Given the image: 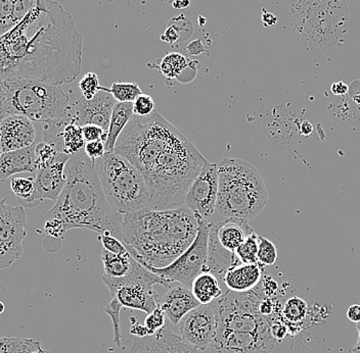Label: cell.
<instances>
[{
  "mask_svg": "<svg viewBox=\"0 0 360 353\" xmlns=\"http://www.w3.org/2000/svg\"><path fill=\"white\" fill-rule=\"evenodd\" d=\"M217 299L209 305H200L184 317L180 323V337L197 349H206L217 334Z\"/></svg>",
  "mask_w": 360,
  "mask_h": 353,
  "instance_id": "12",
  "label": "cell"
},
{
  "mask_svg": "<svg viewBox=\"0 0 360 353\" xmlns=\"http://www.w3.org/2000/svg\"><path fill=\"white\" fill-rule=\"evenodd\" d=\"M190 66V60L181 53H172L164 56L159 64L160 73L167 79H177Z\"/></svg>",
  "mask_w": 360,
  "mask_h": 353,
  "instance_id": "30",
  "label": "cell"
},
{
  "mask_svg": "<svg viewBox=\"0 0 360 353\" xmlns=\"http://www.w3.org/2000/svg\"><path fill=\"white\" fill-rule=\"evenodd\" d=\"M255 289L248 292L226 289L217 299L219 321L211 353L272 352L276 340L270 332L271 320L259 312L263 298Z\"/></svg>",
  "mask_w": 360,
  "mask_h": 353,
  "instance_id": "4",
  "label": "cell"
},
{
  "mask_svg": "<svg viewBox=\"0 0 360 353\" xmlns=\"http://www.w3.org/2000/svg\"><path fill=\"white\" fill-rule=\"evenodd\" d=\"M66 174V186L45 220L60 222L67 232L74 228L89 229L98 234L109 232L122 240L124 215L108 202L94 161L84 150L71 155Z\"/></svg>",
  "mask_w": 360,
  "mask_h": 353,
  "instance_id": "3",
  "label": "cell"
},
{
  "mask_svg": "<svg viewBox=\"0 0 360 353\" xmlns=\"http://www.w3.org/2000/svg\"><path fill=\"white\" fill-rule=\"evenodd\" d=\"M44 141L70 156L84 150L86 144L82 127L74 121L68 111L63 118L44 124Z\"/></svg>",
  "mask_w": 360,
  "mask_h": 353,
  "instance_id": "14",
  "label": "cell"
},
{
  "mask_svg": "<svg viewBox=\"0 0 360 353\" xmlns=\"http://www.w3.org/2000/svg\"><path fill=\"white\" fill-rule=\"evenodd\" d=\"M186 51L190 55H200L202 53H206V49H205L204 45L202 44L201 39H198L188 44Z\"/></svg>",
  "mask_w": 360,
  "mask_h": 353,
  "instance_id": "48",
  "label": "cell"
},
{
  "mask_svg": "<svg viewBox=\"0 0 360 353\" xmlns=\"http://www.w3.org/2000/svg\"><path fill=\"white\" fill-rule=\"evenodd\" d=\"M121 307H123L122 305L119 302L118 299L115 298H112L109 305H107V307H105V312L111 318L112 328H114V342L118 347H121V338H122L120 328Z\"/></svg>",
  "mask_w": 360,
  "mask_h": 353,
  "instance_id": "37",
  "label": "cell"
},
{
  "mask_svg": "<svg viewBox=\"0 0 360 353\" xmlns=\"http://www.w3.org/2000/svg\"><path fill=\"white\" fill-rule=\"evenodd\" d=\"M98 239L100 240L103 244V248L110 253L115 254H127L128 251L126 248L122 240L119 238L115 237L111 233L107 232L100 234Z\"/></svg>",
  "mask_w": 360,
  "mask_h": 353,
  "instance_id": "39",
  "label": "cell"
},
{
  "mask_svg": "<svg viewBox=\"0 0 360 353\" xmlns=\"http://www.w3.org/2000/svg\"><path fill=\"white\" fill-rule=\"evenodd\" d=\"M199 305V301L195 298L190 288L179 284L170 288L160 298L159 307L171 323L179 325L186 314Z\"/></svg>",
  "mask_w": 360,
  "mask_h": 353,
  "instance_id": "20",
  "label": "cell"
},
{
  "mask_svg": "<svg viewBox=\"0 0 360 353\" xmlns=\"http://www.w3.org/2000/svg\"><path fill=\"white\" fill-rule=\"evenodd\" d=\"M39 346V341L35 339L0 337V353H31Z\"/></svg>",
  "mask_w": 360,
  "mask_h": 353,
  "instance_id": "31",
  "label": "cell"
},
{
  "mask_svg": "<svg viewBox=\"0 0 360 353\" xmlns=\"http://www.w3.org/2000/svg\"><path fill=\"white\" fill-rule=\"evenodd\" d=\"M242 264L235 253L227 251L218 240L217 231L214 222H210L208 239V256L202 272H209L219 279L224 284V277L227 269L233 265Z\"/></svg>",
  "mask_w": 360,
  "mask_h": 353,
  "instance_id": "21",
  "label": "cell"
},
{
  "mask_svg": "<svg viewBox=\"0 0 360 353\" xmlns=\"http://www.w3.org/2000/svg\"><path fill=\"white\" fill-rule=\"evenodd\" d=\"M31 353H51L49 352H47V350H45L44 348H42L41 346H39V347L37 348V349L34 350V352Z\"/></svg>",
  "mask_w": 360,
  "mask_h": 353,
  "instance_id": "57",
  "label": "cell"
},
{
  "mask_svg": "<svg viewBox=\"0 0 360 353\" xmlns=\"http://www.w3.org/2000/svg\"><path fill=\"white\" fill-rule=\"evenodd\" d=\"M270 332L276 340L281 341L289 334V329L283 320L274 321H271V326H270Z\"/></svg>",
  "mask_w": 360,
  "mask_h": 353,
  "instance_id": "45",
  "label": "cell"
},
{
  "mask_svg": "<svg viewBox=\"0 0 360 353\" xmlns=\"http://www.w3.org/2000/svg\"><path fill=\"white\" fill-rule=\"evenodd\" d=\"M191 290L200 305H209L224 293L219 279L209 272H202L195 277Z\"/></svg>",
  "mask_w": 360,
  "mask_h": 353,
  "instance_id": "26",
  "label": "cell"
},
{
  "mask_svg": "<svg viewBox=\"0 0 360 353\" xmlns=\"http://www.w3.org/2000/svg\"><path fill=\"white\" fill-rule=\"evenodd\" d=\"M1 154H2V150H1V148H0V156H1Z\"/></svg>",
  "mask_w": 360,
  "mask_h": 353,
  "instance_id": "59",
  "label": "cell"
},
{
  "mask_svg": "<svg viewBox=\"0 0 360 353\" xmlns=\"http://www.w3.org/2000/svg\"><path fill=\"white\" fill-rule=\"evenodd\" d=\"M83 37L71 13L53 0H37L11 30L0 36V79L68 84L82 67Z\"/></svg>",
  "mask_w": 360,
  "mask_h": 353,
  "instance_id": "1",
  "label": "cell"
},
{
  "mask_svg": "<svg viewBox=\"0 0 360 353\" xmlns=\"http://www.w3.org/2000/svg\"><path fill=\"white\" fill-rule=\"evenodd\" d=\"M309 312L307 302L298 296L288 299L281 310V320L288 326L290 334H297V327L302 325Z\"/></svg>",
  "mask_w": 360,
  "mask_h": 353,
  "instance_id": "27",
  "label": "cell"
},
{
  "mask_svg": "<svg viewBox=\"0 0 360 353\" xmlns=\"http://www.w3.org/2000/svg\"><path fill=\"white\" fill-rule=\"evenodd\" d=\"M33 121L21 114L6 116L0 124V148L2 152L29 147L35 142Z\"/></svg>",
  "mask_w": 360,
  "mask_h": 353,
  "instance_id": "17",
  "label": "cell"
},
{
  "mask_svg": "<svg viewBox=\"0 0 360 353\" xmlns=\"http://www.w3.org/2000/svg\"><path fill=\"white\" fill-rule=\"evenodd\" d=\"M257 258L259 264L262 265H274L278 260L276 245L262 236H259Z\"/></svg>",
  "mask_w": 360,
  "mask_h": 353,
  "instance_id": "36",
  "label": "cell"
},
{
  "mask_svg": "<svg viewBox=\"0 0 360 353\" xmlns=\"http://www.w3.org/2000/svg\"><path fill=\"white\" fill-rule=\"evenodd\" d=\"M214 224L217 231L218 240L225 249L231 253H236V249L243 244L247 236L254 232L247 221H240V220H225Z\"/></svg>",
  "mask_w": 360,
  "mask_h": 353,
  "instance_id": "24",
  "label": "cell"
},
{
  "mask_svg": "<svg viewBox=\"0 0 360 353\" xmlns=\"http://www.w3.org/2000/svg\"><path fill=\"white\" fill-rule=\"evenodd\" d=\"M70 155L58 154L53 164L37 171L35 178L36 191L41 201L51 199L56 201L67 183L66 166Z\"/></svg>",
  "mask_w": 360,
  "mask_h": 353,
  "instance_id": "18",
  "label": "cell"
},
{
  "mask_svg": "<svg viewBox=\"0 0 360 353\" xmlns=\"http://www.w3.org/2000/svg\"><path fill=\"white\" fill-rule=\"evenodd\" d=\"M11 190L17 197L20 206L24 208H34L41 204L36 191L34 178H13L11 181Z\"/></svg>",
  "mask_w": 360,
  "mask_h": 353,
  "instance_id": "29",
  "label": "cell"
},
{
  "mask_svg": "<svg viewBox=\"0 0 360 353\" xmlns=\"http://www.w3.org/2000/svg\"><path fill=\"white\" fill-rule=\"evenodd\" d=\"M101 260H103L105 275L111 278H123L130 273L136 260L129 253L115 254L103 248Z\"/></svg>",
  "mask_w": 360,
  "mask_h": 353,
  "instance_id": "28",
  "label": "cell"
},
{
  "mask_svg": "<svg viewBox=\"0 0 360 353\" xmlns=\"http://www.w3.org/2000/svg\"><path fill=\"white\" fill-rule=\"evenodd\" d=\"M27 236V215L22 206H13L0 200V238L4 246L19 260Z\"/></svg>",
  "mask_w": 360,
  "mask_h": 353,
  "instance_id": "16",
  "label": "cell"
},
{
  "mask_svg": "<svg viewBox=\"0 0 360 353\" xmlns=\"http://www.w3.org/2000/svg\"><path fill=\"white\" fill-rule=\"evenodd\" d=\"M116 102L112 94L100 91L92 100L83 96L79 98L75 103L70 105L68 112L81 127L96 125L108 131Z\"/></svg>",
  "mask_w": 360,
  "mask_h": 353,
  "instance_id": "15",
  "label": "cell"
},
{
  "mask_svg": "<svg viewBox=\"0 0 360 353\" xmlns=\"http://www.w3.org/2000/svg\"><path fill=\"white\" fill-rule=\"evenodd\" d=\"M207 163L186 136L171 145L143 176L150 193L148 208L173 210L184 206L188 189Z\"/></svg>",
  "mask_w": 360,
  "mask_h": 353,
  "instance_id": "5",
  "label": "cell"
},
{
  "mask_svg": "<svg viewBox=\"0 0 360 353\" xmlns=\"http://www.w3.org/2000/svg\"><path fill=\"white\" fill-rule=\"evenodd\" d=\"M18 258L8 251L0 238V271L4 269H8L13 262H17Z\"/></svg>",
  "mask_w": 360,
  "mask_h": 353,
  "instance_id": "44",
  "label": "cell"
},
{
  "mask_svg": "<svg viewBox=\"0 0 360 353\" xmlns=\"http://www.w3.org/2000/svg\"><path fill=\"white\" fill-rule=\"evenodd\" d=\"M278 18L271 13H267L266 11L263 10L262 13V22L265 27H271L276 24Z\"/></svg>",
  "mask_w": 360,
  "mask_h": 353,
  "instance_id": "52",
  "label": "cell"
},
{
  "mask_svg": "<svg viewBox=\"0 0 360 353\" xmlns=\"http://www.w3.org/2000/svg\"><path fill=\"white\" fill-rule=\"evenodd\" d=\"M164 325H165V314L160 307L146 317V328L150 336L156 334L160 329L164 327Z\"/></svg>",
  "mask_w": 360,
  "mask_h": 353,
  "instance_id": "40",
  "label": "cell"
},
{
  "mask_svg": "<svg viewBox=\"0 0 360 353\" xmlns=\"http://www.w3.org/2000/svg\"><path fill=\"white\" fill-rule=\"evenodd\" d=\"M103 281L111 298L118 299L124 307L150 314L159 307L160 298L155 285L169 287L170 284L135 260L130 273L123 278H111L103 274Z\"/></svg>",
  "mask_w": 360,
  "mask_h": 353,
  "instance_id": "10",
  "label": "cell"
},
{
  "mask_svg": "<svg viewBox=\"0 0 360 353\" xmlns=\"http://www.w3.org/2000/svg\"><path fill=\"white\" fill-rule=\"evenodd\" d=\"M100 80L96 73H87L79 82V89L83 98L92 100L100 92Z\"/></svg>",
  "mask_w": 360,
  "mask_h": 353,
  "instance_id": "38",
  "label": "cell"
},
{
  "mask_svg": "<svg viewBox=\"0 0 360 353\" xmlns=\"http://www.w3.org/2000/svg\"><path fill=\"white\" fill-rule=\"evenodd\" d=\"M256 264H240L227 269L224 277V285L233 292H248L255 289L262 279V267Z\"/></svg>",
  "mask_w": 360,
  "mask_h": 353,
  "instance_id": "22",
  "label": "cell"
},
{
  "mask_svg": "<svg viewBox=\"0 0 360 353\" xmlns=\"http://www.w3.org/2000/svg\"><path fill=\"white\" fill-rule=\"evenodd\" d=\"M274 305L271 299L266 298H263L262 300H261L260 305H259V312H260L262 316L270 318V316L274 314Z\"/></svg>",
  "mask_w": 360,
  "mask_h": 353,
  "instance_id": "47",
  "label": "cell"
},
{
  "mask_svg": "<svg viewBox=\"0 0 360 353\" xmlns=\"http://www.w3.org/2000/svg\"><path fill=\"white\" fill-rule=\"evenodd\" d=\"M6 114L4 111V89L2 85V80L0 79V124L6 118Z\"/></svg>",
  "mask_w": 360,
  "mask_h": 353,
  "instance_id": "53",
  "label": "cell"
},
{
  "mask_svg": "<svg viewBox=\"0 0 360 353\" xmlns=\"http://www.w3.org/2000/svg\"><path fill=\"white\" fill-rule=\"evenodd\" d=\"M35 144L22 149L2 152L0 156V183L20 173H34L35 168Z\"/></svg>",
  "mask_w": 360,
  "mask_h": 353,
  "instance_id": "23",
  "label": "cell"
},
{
  "mask_svg": "<svg viewBox=\"0 0 360 353\" xmlns=\"http://www.w3.org/2000/svg\"><path fill=\"white\" fill-rule=\"evenodd\" d=\"M155 111V103L153 98L148 94H141L134 101V116H146Z\"/></svg>",
  "mask_w": 360,
  "mask_h": 353,
  "instance_id": "41",
  "label": "cell"
},
{
  "mask_svg": "<svg viewBox=\"0 0 360 353\" xmlns=\"http://www.w3.org/2000/svg\"><path fill=\"white\" fill-rule=\"evenodd\" d=\"M330 90H332L333 94H335V95L342 96L347 93L349 87L344 82H338L332 85Z\"/></svg>",
  "mask_w": 360,
  "mask_h": 353,
  "instance_id": "51",
  "label": "cell"
},
{
  "mask_svg": "<svg viewBox=\"0 0 360 353\" xmlns=\"http://www.w3.org/2000/svg\"><path fill=\"white\" fill-rule=\"evenodd\" d=\"M83 137L85 142L101 140L105 142L108 138V131L96 125H86L82 127Z\"/></svg>",
  "mask_w": 360,
  "mask_h": 353,
  "instance_id": "42",
  "label": "cell"
},
{
  "mask_svg": "<svg viewBox=\"0 0 360 353\" xmlns=\"http://www.w3.org/2000/svg\"><path fill=\"white\" fill-rule=\"evenodd\" d=\"M357 331H359V340L357 343L349 350V353H360V323L356 324Z\"/></svg>",
  "mask_w": 360,
  "mask_h": 353,
  "instance_id": "56",
  "label": "cell"
},
{
  "mask_svg": "<svg viewBox=\"0 0 360 353\" xmlns=\"http://www.w3.org/2000/svg\"><path fill=\"white\" fill-rule=\"evenodd\" d=\"M217 199L218 164L208 161L188 189L184 199V206L197 219L211 222L215 215Z\"/></svg>",
  "mask_w": 360,
  "mask_h": 353,
  "instance_id": "13",
  "label": "cell"
},
{
  "mask_svg": "<svg viewBox=\"0 0 360 353\" xmlns=\"http://www.w3.org/2000/svg\"><path fill=\"white\" fill-rule=\"evenodd\" d=\"M134 116V102H116L105 142V152H114L119 136Z\"/></svg>",
  "mask_w": 360,
  "mask_h": 353,
  "instance_id": "25",
  "label": "cell"
},
{
  "mask_svg": "<svg viewBox=\"0 0 360 353\" xmlns=\"http://www.w3.org/2000/svg\"><path fill=\"white\" fill-rule=\"evenodd\" d=\"M186 135L154 111L134 116L121 133L114 152L129 161L145 176L158 157Z\"/></svg>",
  "mask_w": 360,
  "mask_h": 353,
  "instance_id": "7",
  "label": "cell"
},
{
  "mask_svg": "<svg viewBox=\"0 0 360 353\" xmlns=\"http://www.w3.org/2000/svg\"><path fill=\"white\" fill-rule=\"evenodd\" d=\"M199 222L186 206L143 210L123 217V239L128 253L146 269L167 267L197 237Z\"/></svg>",
  "mask_w": 360,
  "mask_h": 353,
  "instance_id": "2",
  "label": "cell"
},
{
  "mask_svg": "<svg viewBox=\"0 0 360 353\" xmlns=\"http://www.w3.org/2000/svg\"><path fill=\"white\" fill-rule=\"evenodd\" d=\"M199 230L190 247L170 265L160 269H150L153 273L167 281L169 284L179 283L190 288L195 277L202 273L208 256V239L210 222L197 219Z\"/></svg>",
  "mask_w": 360,
  "mask_h": 353,
  "instance_id": "11",
  "label": "cell"
},
{
  "mask_svg": "<svg viewBox=\"0 0 360 353\" xmlns=\"http://www.w3.org/2000/svg\"><path fill=\"white\" fill-rule=\"evenodd\" d=\"M4 310H6V305H4V302L0 301V314H4Z\"/></svg>",
  "mask_w": 360,
  "mask_h": 353,
  "instance_id": "58",
  "label": "cell"
},
{
  "mask_svg": "<svg viewBox=\"0 0 360 353\" xmlns=\"http://www.w3.org/2000/svg\"><path fill=\"white\" fill-rule=\"evenodd\" d=\"M18 0H0V36L15 26L13 11Z\"/></svg>",
  "mask_w": 360,
  "mask_h": 353,
  "instance_id": "35",
  "label": "cell"
},
{
  "mask_svg": "<svg viewBox=\"0 0 360 353\" xmlns=\"http://www.w3.org/2000/svg\"><path fill=\"white\" fill-rule=\"evenodd\" d=\"M161 39L171 44L176 42L177 40L179 39V34L176 27H175L174 25L169 26L168 28L166 29L165 33L161 36Z\"/></svg>",
  "mask_w": 360,
  "mask_h": 353,
  "instance_id": "46",
  "label": "cell"
},
{
  "mask_svg": "<svg viewBox=\"0 0 360 353\" xmlns=\"http://www.w3.org/2000/svg\"><path fill=\"white\" fill-rule=\"evenodd\" d=\"M58 154H60V152H58V149H56L55 146L51 145V144L45 142V141H44V142L36 144V172H37V171L41 170V168H46V166H49L51 165V164H53Z\"/></svg>",
  "mask_w": 360,
  "mask_h": 353,
  "instance_id": "34",
  "label": "cell"
},
{
  "mask_svg": "<svg viewBox=\"0 0 360 353\" xmlns=\"http://www.w3.org/2000/svg\"><path fill=\"white\" fill-rule=\"evenodd\" d=\"M129 353H197V348L163 327L152 336L137 337Z\"/></svg>",
  "mask_w": 360,
  "mask_h": 353,
  "instance_id": "19",
  "label": "cell"
},
{
  "mask_svg": "<svg viewBox=\"0 0 360 353\" xmlns=\"http://www.w3.org/2000/svg\"><path fill=\"white\" fill-rule=\"evenodd\" d=\"M267 202L264 180L253 166L238 159L218 164V199L211 222L251 221L261 215Z\"/></svg>",
  "mask_w": 360,
  "mask_h": 353,
  "instance_id": "6",
  "label": "cell"
},
{
  "mask_svg": "<svg viewBox=\"0 0 360 353\" xmlns=\"http://www.w3.org/2000/svg\"><path fill=\"white\" fill-rule=\"evenodd\" d=\"M173 8L177 10H182V8H188L191 6L190 0H174L172 1Z\"/></svg>",
  "mask_w": 360,
  "mask_h": 353,
  "instance_id": "55",
  "label": "cell"
},
{
  "mask_svg": "<svg viewBox=\"0 0 360 353\" xmlns=\"http://www.w3.org/2000/svg\"><path fill=\"white\" fill-rule=\"evenodd\" d=\"M100 91L112 94L117 102H134L141 94H143L136 83H112L109 88L101 86Z\"/></svg>",
  "mask_w": 360,
  "mask_h": 353,
  "instance_id": "32",
  "label": "cell"
},
{
  "mask_svg": "<svg viewBox=\"0 0 360 353\" xmlns=\"http://www.w3.org/2000/svg\"><path fill=\"white\" fill-rule=\"evenodd\" d=\"M348 320L354 324L360 323V305H352L347 310Z\"/></svg>",
  "mask_w": 360,
  "mask_h": 353,
  "instance_id": "50",
  "label": "cell"
},
{
  "mask_svg": "<svg viewBox=\"0 0 360 353\" xmlns=\"http://www.w3.org/2000/svg\"><path fill=\"white\" fill-rule=\"evenodd\" d=\"M84 152L91 161H98L105 154V142L101 140L86 142L84 146Z\"/></svg>",
  "mask_w": 360,
  "mask_h": 353,
  "instance_id": "43",
  "label": "cell"
},
{
  "mask_svg": "<svg viewBox=\"0 0 360 353\" xmlns=\"http://www.w3.org/2000/svg\"><path fill=\"white\" fill-rule=\"evenodd\" d=\"M312 131H314V126H312V124L309 123V121H304L300 128L301 134L308 136V135L311 134Z\"/></svg>",
  "mask_w": 360,
  "mask_h": 353,
  "instance_id": "54",
  "label": "cell"
},
{
  "mask_svg": "<svg viewBox=\"0 0 360 353\" xmlns=\"http://www.w3.org/2000/svg\"><path fill=\"white\" fill-rule=\"evenodd\" d=\"M105 199L122 215L148 208L150 193L145 177L116 152H105L94 161Z\"/></svg>",
  "mask_w": 360,
  "mask_h": 353,
  "instance_id": "9",
  "label": "cell"
},
{
  "mask_svg": "<svg viewBox=\"0 0 360 353\" xmlns=\"http://www.w3.org/2000/svg\"><path fill=\"white\" fill-rule=\"evenodd\" d=\"M259 235L255 231L247 236L243 244L236 251V256L243 264H256L258 262Z\"/></svg>",
  "mask_w": 360,
  "mask_h": 353,
  "instance_id": "33",
  "label": "cell"
},
{
  "mask_svg": "<svg viewBox=\"0 0 360 353\" xmlns=\"http://www.w3.org/2000/svg\"><path fill=\"white\" fill-rule=\"evenodd\" d=\"M132 321H134V323H132L131 330H130V333H131L132 335H135V336L139 337V338L150 336L146 326H141V324H139V321H135L134 319H132Z\"/></svg>",
  "mask_w": 360,
  "mask_h": 353,
  "instance_id": "49",
  "label": "cell"
},
{
  "mask_svg": "<svg viewBox=\"0 0 360 353\" xmlns=\"http://www.w3.org/2000/svg\"><path fill=\"white\" fill-rule=\"evenodd\" d=\"M6 116L21 114L32 121L49 123L63 118L70 107L62 86L28 79L2 80Z\"/></svg>",
  "mask_w": 360,
  "mask_h": 353,
  "instance_id": "8",
  "label": "cell"
}]
</instances>
